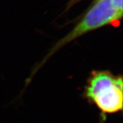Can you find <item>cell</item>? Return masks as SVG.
Returning a JSON list of instances; mask_svg holds the SVG:
<instances>
[{
    "label": "cell",
    "mask_w": 123,
    "mask_h": 123,
    "mask_svg": "<svg viewBox=\"0 0 123 123\" xmlns=\"http://www.w3.org/2000/svg\"><path fill=\"white\" fill-rule=\"evenodd\" d=\"M81 0H70L68 1V7H67V10L68 9L70 8L72 6H73L74 5L76 4L77 3H78L79 1H81Z\"/></svg>",
    "instance_id": "277c9868"
},
{
    "label": "cell",
    "mask_w": 123,
    "mask_h": 123,
    "mask_svg": "<svg viewBox=\"0 0 123 123\" xmlns=\"http://www.w3.org/2000/svg\"><path fill=\"white\" fill-rule=\"evenodd\" d=\"M81 97L99 111V123H105L110 115L122 113L123 79L108 70H94L84 85Z\"/></svg>",
    "instance_id": "6da1fadb"
},
{
    "label": "cell",
    "mask_w": 123,
    "mask_h": 123,
    "mask_svg": "<svg viewBox=\"0 0 123 123\" xmlns=\"http://www.w3.org/2000/svg\"><path fill=\"white\" fill-rule=\"evenodd\" d=\"M123 13L115 8L111 0H95L79 23L70 33L60 40L53 47L48 55L44 58L43 63L40 64L39 66H38L31 73L30 77L27 78V81H31L33 76L39 69L40 67L44 64V62L47 61L49 57L65 44L69 43L84 34H87L90 31L97 30L108 25L118 24V21L121 19Z\"/></svg>",
    "instance_id": "7a4b0ae2"
},
{
    "label": "cell",
    "mask_w": 123,
    "mask_h": 123,
    "mask_svg": "<svg viewBox=\"0 0 123 123\" xmlns=\"http://www.w3.org/2000/svg\"><path fill=\"white\" fill-rule=\"evenodd\" d=\"M111 1L115 8L123 13V0H111Z\"/></svg>",
    "instance_id": "3957f363"
}]
</instances>
